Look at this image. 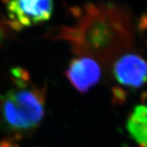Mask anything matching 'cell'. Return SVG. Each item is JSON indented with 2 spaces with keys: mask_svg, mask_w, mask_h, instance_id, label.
Masks as SVG:
<instances>
[{
  "mask_svg": "<svg viewBox=\"0 0 147 147\" xmlns=\"http://www.w3.org/2000/svg\"><path fill=\"white\" fill-rule=\"evenodd\" d=\"M85 15L80 20V41L73 47L79 55L101 59L112 58L122 51L128 41V29L115 5L97 6L87 3Z\"/></svg>",
  "mask_w": 147,
  "mask_h": 147,
  "instance_id": "cell-1",
  "label": "cell"
},
{
  "mask_svg": "<svg viewBox=\"0 0 147 147\" xmlns=\"http://www.w3.org/2000/svg\"><path fill=\"white\" fill-rule=\"evenodd\" d=\"M46 89L33 86L30 90H9L0 95L3 123L14 132L13 140H20L23 134L35 131L45 116Z\"/></svg>",
  "mask_w": 147,
  "mask_h": 147,
  "instance_id": "cell-2",
  "label": "cell"
},
{
  "mask_svg": "<svg viewBox=\"0 0 147 147\" xmlns=\"http://www.w3.org/2000/svg\"><path fill=\"white\" fill-rule=\"evenodd\" d=\"M6 3L11 20H18L25 27L50 20L53 11V1H8Z\"/></svg>",
  "mask_w": 147,
  "mask_h": 147,
  "instance_id": "cell-3",
  "label": "cell"
},
{
  "mask_svg": "<svg viewBox=\"0 0 147 147\" xmlns=\"http://www.w3.org/2000/svg\"><path fill=\"white\" fill-rule=\"evenodd\" d=\"M65 74L74 87L79 92L85 94L99 83L101 68L92 58L81 56L71 61Z\"/></svg>",
  "mask_w": 147,
  "mask_h": 147,
  "instance_id": "cell-4",
  "label": "cell"
},
{
  "mask_svg": "<svg viewBox=\"0 0 147 147\" xmlns=\"http://www.w3.org/2000/svg\"><path fill=\"white\" fill-rule=\"evenodd\" d=\"M113 72L116 81L131 88H140L147 83V61L134 53L116 60Z\"/></svg>",
  "mask_w": 147,
  "mask_h": 147,
  "instance_id": "cell-5",
  "label": "cell"
},
{
  "mask_svg": "<svg viewBox=\"0 0 147 147\" xmlns=\"http://www.w3.org/2000/svg\"><path fill=\"white\" fill-rule=\"evenodd\" d=\"M127 129L139 147H147V106L134 107L127 122Z\"/></svg>",
  "mask_w": 147,
  "mask_h": 147,
  "instance_id": "cell-6",
  "label": "cell"
},
{
  "mask_svg": "<svg viewBox=\"0 0 147 147\" xmlns=\"http://www.w3.org/2000/svg\"><path fill=\"white\" fill-rule=\"evenodd\" d=\"M112 105H122L127 100L128 93L125 90L121 88L119 86H113L112 89Z\"/></svg>",
  "mask_w": 147,
  "mask_h": 147,
  "instance_id": "cell-7",
  "label": "cell"
},
{
  "mask_svg": "<svg viewBox=\"0 0 147 147\" xmlns=\"http://www.w3.org/2000/svg\"><path fill=\"white\" fill-rule=\"evenodd\" d=\"M11 74L13 75V78L16 79H20L26 82L30 80V74L29 71L21 67H14L11 69Z\"/></svg>",
  "mask_w": 147,
  "mask_h": 147,
  "instance_id": "cell-8",
  "label": "cell"
},
{
  "mask_svg": "<svg viewBox=\"0 0 147 147\" xmlns=\"http://www.w3.org/2000/svg\"><path fill=\"white\" fill-rule=\"evenodd\" d=\"M11 36L10 29L4 24V23L0 20V47H4L6 42L9 40Z\"/></svg>",
  "mask_w": 147,
  "mask_h": 147,
  "instance_id": "cell-9",
  "label": "cell"
},
{
  "mask_svg": "<svg viewBox=\"0 0 147 147\" xmlns=\"http://www.w3.org/2000/svg\"><path fill=\"white\" fill-rule=\"evenodd\" d=\"M2 22L4 23V24H5L10 29H12L14 31L16 32H20L21 31L22 29L24 28L21 23L18 21V20L14 19V20H8L5 19V18H2Z\"/></svg>",
  "mask_w": 147,
  "mask_h": 147,
  "instance_id": "cell-10",
  "label": "cell"
},
{
  "mask_svg": "<svg viewBox=\"0 0 147 147\" xmlns=\"http://www.w3.org/2000/svg\"><path fill=\"white\" fill-rule=\"evenodd\" d=\"M11 81L15 85L16 87L18 88V90H25L26 89L29 87V83L28 82H26L20 79H16V78H12Z\"/></svg>",
  "mask_w": 147,
  "mask_h": 147,
  "instance_id": "cell-11",
  "label": "cell"
},
{
  "mask_svg": "<svg viewBox=\"0 0 147 147\" xmlns=\"http://www.w3.org/2000/svg\"><path fill=\"white\" fill-rule=\"evenodd\" d=\"M138 29L140 32L147 30V13H144L140 16L138 20Z\"/></svg>",
  "mask_w": 147,
  "mask_h": 147,
  "instance_id": "cell-12",
  "label": "cell"
},
{
  "mask_svg": "<svg viewBox=\"0 0 147 147\" xmlns=\"http://www.w3.org/2000/svg\"><path fill=\"white\" fill-rule=\"evenodd\" d=\"M70 12H71L73 16L76 18H81V16L83 14V11L80 7H71L70 8Z\"/></svg>",
  "mask_w": 147,
  "mask_h": 147,
  "instance_id": "cell-13",
  "label": "cell"
},
{
  "mask_svg": "<svg viewBox=\"0 0 147 147\" xmlns=\"http://www.w3.org/2000/svg\"><path fill=\"white\" fill-rule=\"evenodd\" d=\"M13 140L12 138H5L0 140V147H11Z\"/></svg>",
  "mask_w": 147,
  "mask_h": 147,
  "instance_id": "cell-14",
  "label": "cell"
},
{
  "mask_svg": "<svg viewBox=\"0 0 147 147\" xmlns=\"http://www.w3.org/2000/svg\"><path fill=\"white\" fill-rule=\"evenodd\" d=\"M11 147H21V146H20L19 144H18V143H14V142H13V143H12Z\"/></svg>",
  "mask_w": 147,
  "mask_h": 147,
  "instance_id": "cell-15",
  "label": "cell"
}]
</instances>
